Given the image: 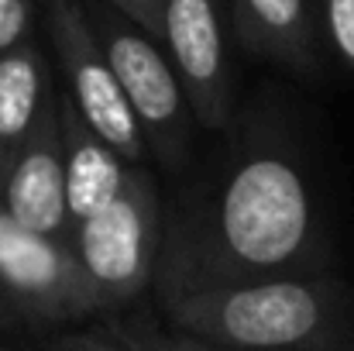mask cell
Listing matches in <instances>:
<instances>
[{
    "instance_id": "8fae6325",
    "label": "cell",
    "mask_w": 354,
    "mask_h": 351,
    "mask_svg": "<svg viewBox=\"0 0 354 351\" xmlns=\"http://www.w3.org/2000/svg\"><path fill=\"white\" fill-rule=\"evenodd\" d=\"M48 107L52 100L41 52L24 42L21 48L0 55V169L38 127Z\"/></svg>"
},
{
    "instance_id": "8992f818",
    "label": "cell",
    "mask_w": 354,
    "mask_h": 351,
    "mask_svg": "<svg viewBox=\"0 0 354 351\" xmlns=\"http://www.w3.org/2000/svg\"><path fill=\"white\" fill-rule=\"evenodd\" d=\"M0 286L17 307L45 321H80L104 307L69 241L21 228L0 210Z\"/></svg>"
},
{
    "instance_id": "ba28073f",
    "label": "cell",
    "mask_w": 354,
    "mask_h": 351,
    "mask_svg": "<svg viewBox=\"0 0 354 351\" xmlns=\"http://www.w3.org/2000/svg\"><path fill=\"white\" fill-rule=\"evenodd\" d=\"M3 210L28 231L62 237L73 234L66 200V155H62V117L59 100L38 120V127L21 141L10 162L0 169Z\"/></svg>"
},
{
    "instance_id": "4fadbf2b",
    "label": "cell",
    "mask_w": 354,
    "mask_h": 351,
    "mask_svg": "<svg viewBox=\"0 0 354 351\" xmlns=\"http://www.w3.org/2000/svg\"><path fill=\"white\" fill-rule=\"evenodd\" d=\"M324 31L341 66L354 76V0H324Z\"/></svg>"
},
{
    "instance_id": "5bb4252c",
    "label": "cell",
    "mask_w": 354,
    "mask_h": 351,
    "mask_svg": "<svg viewBox=\"0 0 354 351\" xmlns=\"http://www.w3.org/2000/svg\"><path fill=\"white\" fill-rule=\"evenodd\" d=\"M31 21H35L31 0H0V55H7L28 42Z\"/></svg>"
},
{
    "instance_id": "6da1fadb",
    "label": "cell",
    "mask_w": 354,
    "mask_h": 351,
    "mask_svg": "<svg viewBox=\"0 0 354 351\" xmlns=\"http://www.w3.org/2000/svg\"><path fill=\"white\" fill-rule=\"evenodd\" d=\"M327 272L310 172L279 134H254L162 224L158 300Z\"/></svg>"
},
{
    "instance_id": "3957f363",
    "label": "cell",
    "mask_w": 354,
    "mask_h": 351,
    "mask_svg": "<svg viewBox=\"0 0 354 351\" xmlns=\"http://www.w3.org/2000/svg\"><path fill=\"white\" fill-rule=\"evenodd\" d=\"M162 224L155 179L141 165H131V176L118 197L100 214L73 228L69 244L107 310L138 300L145 286L155 282Z\"/></svg>"
},
{
    "instance_id": "30bf717a",
    "label": "cell",
    "mask_w": 354,
    "mask_h": 351,
    "mask_svg": "<svg viewBox=\"0 0 354 351\" xmlns=\"http://www.w3.org/2000/svg\"><path fill=\"white\" fill-rule=\"evenodd\" d=\"M62 117V155H66V200H69V221L80 228L93 214H100L131 176V162L120 159V152L104 141L86 117L76 111L69 97H59Z\"/></svg>"
},
{
    "instance_id": "7c38bea8",
    "label": "cell",
    "mask_w": 354,
    "mask_h": 351,
    "mask_svg": "<svg viewBox=\"0 0 354 351\" xmlns=\"http://www.w3.org/2000/svg\"><path fill=\"white\" fill-rule=\"evenodd\" d=\"M172 331V327H169ZM62 351H221L210 348L183 331L165 334L158 327L141 324H107L97 331H80L62 341Z\"/></svg>"
},
{
    "instance_id": "277c9868",
    "label": "cell",
    "mask_w": 354,
    "mask_h": 351,
    "mask_svg": "<svg viewBox=\"0 0 354 351\" xmlns=\"http://www.w3.org/2000/svg\"><path fill=\"white\" fill-rule=\"evenodd\" d=\"M90 17L114 66L120 90L145 131V141L162 155V162L179 165L189 148L193 107L186 100V90L172 59L155 45L148 31H141L134 21L118 14L111 3H93Z\"/></svg>"
},
{
    "instance_id": "5b68a950",
    "label": "cell",
    "mask_w": 354,
    "mask_h": 351,
    "mask_svg": "<svg viewBox=\"0 0 354 351\" xmlns=\"http://www.w3.org/2000/svg\"><path fill=\"white\" fill-rule=\"evenodd\" d=\"M45 10H48L52 45L69 87L66 97L76 104V111L86 117V124L104 141L118 148L124 162L141 165L148 141L97 38L86 0H45Z\"/></svg>"
},
{
    "instance_id": "7a4b0ae2",
    "label": "cell",
    "mask_w": 354,
    "mask_h": 351,
    "mask_svg": "<svg viewBox=\"0 0 354 351\" xmlns=\"http://www.w3.org/2000/svg\"><path fill=\"white\" fill-rule=\"evenodd\" d=\"M172 331L221 351H354V289L334 272L158 300Z\"/></svg>"
},
{
    "instance_id": "9a60e30c",
    "label": "cell",
    "mask_w": 354,
    "mask_h": 351,
    "mask_svg": "<svg viewBox=\"0 0 354 351\" xmlns=\"http://www.w3.org/2000/svg\"><path fill=\"white\" fill-rule=\"evenodd\" d=\"M104 3H111L118 14L162 42V0H104Z\"/></svg>"
},
{
    "instance_id": "9c48e42d",
    "label": "cell",
    "mask_w": 354,
    "mask_h": 351,
    "mask_svg": "<svg viewBox=\"0 0 354 351\" xmlns=\"http://www.w3.org/2000/svg\"><path fill=\"white\" fill-rule=\"evenodd\" d=\"M237 45L296 76L320 73L317 21L310 0H231Z\"/></svg>"
},
{
    "instance_id": "52a82bcc",
    "label": "cell",
    "mask_w": 354,
    "mask_h": 351,
    "mask_svg": "<svg viewBox=\"0 0 354 351\" xmlns=\"http://www.w3.org/2000/svg\"><path fill=\"white\" fill-rule=\"evenodd\" d=\"M162 42L193 117L207 131H224L231 120V59L217 0H162Z\"/></svg>"
}]
</instances>
